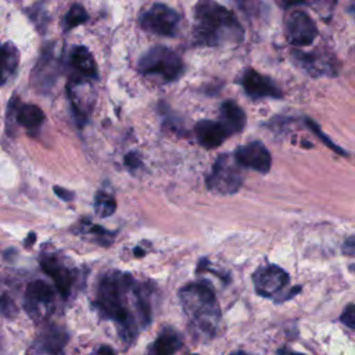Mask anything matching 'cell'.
<instances>
[{
	"label": "cell",
	"instance_id": "obj_23",
	"mask_svg": "<svg viewBox=\"0 0 355 355\" xmlns=\"http://www.w3.org/2000/svg\"><path fill=\"white\" fill-rule=\"evenodd\" d=\"M89 19V14L86 12V10L83 8V6L80 4H73L67 15H65V19H64V24H65V29L69 31L78 25H82L85 24L86 21Z\"/></svg>",
	"mask_w": 355,
	"mask_h": 355
},
{
	"label": "cell",
	"instance_id": "obj_33",
	"mask_svg": "<svg viewBox=\"0 0 355 355\" xmlns=\"http://www.w3.org/2000/svg\"><path fill=\"white\" fill-rule=\"evenodd\" d=\"M288 355H304V354H295V352H293V354H288Z\"/></svg>",
	"mask_w": 355,
	"mask_h": 355
},
{
	"label": "cell",
	"instance_id": "obj_11",
	"mask_svg": "<svg viewBox=\"0 0 355 355\" xmlns=\"http://www.w3.org/2000/svg\"><path fill=\"white\" fill-rule=\"evenodd\" d=\"M234 159L240 166L251 168L261 173L269 172L272 164L270 153L258 140L239 147L234 153Z\"/></svg>",
	"mask_w": 355,
	"mask_h": 355
},
{
	"label": "cell",
	"instance_id": "obj_2",
	"mask_svg": "<svg viewBox=\"0 0 355 355\" xmlns=\"http://www.w3.org/2000/svg\"><path fill=\"white\" fill-rule=\"evenodd\" d=\"M133 286L129 273H112L101 279L97 291L96 306L101 315L111 318L118 324L119 336L123 341L132 343L137 334L136 322L123 305V294Z\"/></svg>",
	"mask_w": 355,
	"mask_h": 355
},
{
	"label": "cell",
	"instance_id": "obj_5",
	"mask_svg": "<svg viewBox=\"0 0 355 355\" xmlns=\"http://www.w3.org/2000/svg\"><path fill=\"white\" fill-rule=\"evenodd\" d=\"M207 183L211 191L219 194L236 193L243 183V176L240 173L239 164L236 162V159L229 154L218 157L216 162L214 164L212 172L208 176Z\"/></svg>",
	"mask_w": 355,
	"mask_h": 355
},
{
	"label": "cell",
	"instance_id": "obj_26",
	"mask_svg": "<svg viewBox=\"0 0 355 355\" xmlns=\"http://www.w3.org/2000/svg\"><path fill=\"white\" fill-rule=\"evenodd\" d=\"M341 322L349 327V329H355V305L354 304H348L347 308L344 309L343 315H341Z\"/></svg>",
	"mask_w": 355,
	"mask_h": 355
},
{
	"label": "cell",
	"instance_id": "obj_8",
	"mask_svg": "<svg viewBox=\"0 0 355 355\" xmlns=\"http://www.w3.org/2000/svg\"><path fill=\"white\" fill-rule=\"evenodd\" d=\"M284 26L287 40L294 46H308L318 35V28L313 19L301 10L290 11L286 17Z\"/></svg>",
	"mask_w": 355,
	"mask_h": 355
},
{
	"label": "cell",
	"instance_id": "obj_32",
	"mask_svg": "<svg viewBox=\"0 0 355 355\" xmlns=\"http://www.w3.org/2000/svg\"><path fill=\"white\" fill-rule=\"evenodd\" d=\"M1 351H3V344H1V338H0V354H1Z\"/></svg>",
	"mask_w": 355,
	"mask_h": 355
},
{
	"label": "cell",
	"instance_id": "obj_16",
	"mask_svg": "<svg viewBox=\"0 0 355 355\" xmlns=\"http://www.w3.org/2000/svg\"><path fill=\"white\" fill-rule=\"evenodd\" d=\"M247 116L241 107L233 100H226L220 104V123L227 129V132L239 133L245 126Z\"/></svg>",
	"mask_w": 355,
	"mask_h": 355
},
{
	"label": "cell",
	"instance_id": "obj_27",
	"mask_svg": "<svg viewBox=\"0 0 355 355\" xmlns=\"http://www.w3.org/2000/svg\"><path fill=\"white\" fill-rule=\"evenodd\" d=\"M125 164H126L130 169H136L137 166H140L141 161H140L137 153H133V151H132V153H129V154L125 155Z\"/></svg>",
	"mask_w": 355,
	"mask_h": 355
},
{
	"label": "cell",
	"instance_id": "obj_17",
	"mask_svg": "<svg viewBox=\"0 0 355 355\" xmlns=\"http://www.w3.org/2000/svg\"><path fill=\"white\" fill-rule=\"evenodd\" d=\"M71 65L78 72L79 76L87 78V79H97L98 71L97 64L94 61V57L85 46H78L71 53Z\"/></svg>",
	"mask_w": 355,
	"mask_h": 355
},
{
	"label": "cell",
	"instance_id": "obj_22",
	"mask_svg": "<svg viewBox=\"0 0 355 355\" xmlns=\"http://www.w3.org/2000/svg\"><path fill=\"white\" fill-rule=\"evenodd\" d=\"M116 209V201L115 198L105 193V191H98L94 197V211L100 218H107L111 216Z\"/></svg>",
	"mask_w": 355,
	"mask_h": 355
},
{
	"label": "cell",
	"instance_id": "obj_7",
	"mask_svg": "<svg viewBox=\"0 0 355 355\" xmlns=\"http://www.w3.org/2000/svg\"><path fill=\"white\" fill-rule=\"evenodd\" d=\"M54 288L43 280L31 282L25 293V311L33 319H43L54 305Z\"/></svg>",
	"mask_w": 355,
	"mask_h": 355
},
{
	"label": "cell",
	"instance_id": "obj_24",
	"mask_svg": "<svg viewBox=\"0 0 355 355\" xmlns=\"http://www.w3.org/2000/svg\"><path fill=\"white\" fill-rule=\"evenodd\" d=\"M305 122H306V125L313 130V133H315L320 140H323V143H324L329 148L334 150L336 153H338V154H341V155H347V153H345L343 148H340L338 146H336V144H334V143H333V141H331V140H330V139H329V137H327V136H326V135L319 129V126H318L312 119H306Z\"/></svg>",
	"mask_w": 355,
	"mask_h": 355
},
{
	"label": "cell",
	"instance_id": "obj_28",
	"mask_svg": "<svg viewBox=\"0 0 355 355\" xmlns=\"http://www.w3.org/2000/svg\"><path fill=\"white\" fill-rule=\"evenodd\" d=\"M54 193H55L60 198H62L64 201H71V200H73V193H72V191H68V190H65V189H62V187L55 186V187H54Z\"/></svg>",
	"mask_w": 355,
	"mask_h": 355
},
{
	"label": "cell",
	"instance_id": "obj_20",
	"mask_svg": "<svg viewBox=\"0 0 355 355\" xmlns=\"http://www.w3.org/2000/svg\"><path fill=\"white\" fill-rule=\"evenodd\" d=\"M15 119L21 126L26 129H36L43 123L44 112L35 104H24L17 108Z\"/></svg>",
	"mask_w": 355,
	"mask_h": 355
},
{
	"label": "cell",
	"instance_id": "obj_10",
	"mask_svg": "<svg viewBox=\"0 0 355 355\" xmlns=\"http://www.w3.org/2000/svg\"><path fill=\"white\" fill-rule=\"evenodd\" d=\"M288 275L276 265H266L254 275L255 291L262 297H273L288 284Z\"/></svg>",
	"mask_w": 355,
	"mask_h": 355
},
{
	"label": "cell",
	"instance_id": "obj_15",
	"mask_svg": "<svg viewBox=\"0 0 355 355\" xmlns=\"http://www.w3.org/2000/svg\"><path fill=\"white\" fill-rule=\"evenodd\" d=\"M194 132L198 143L205 148H215L220 146L230 135L220 122L208 119L197 122L194 126Z\"/></svg>",
	"mask_w": 355,
	"mask_h": 355
},
{
	"label": "cell",
	"instance_id": "obj_1",
	"mask_svg": "<svg viewBox=\"0 0 355 355\" xmlns=\"http://www.w3.org/2000/svg\"><path fill=\"white\" fill-rule=\"evenodd\" d=\"M193 36L200 46L240 44L244 28L234 12L216 0H197Z\"/></svg>",
	"mask_w": 355,
	"mask_h": 355
},
{
	"label": "cell",
	"instance_id": "obj_14",
	"mask_svg": "<svg viewBox=\"0 0 355 355\" xmlns=\"http://www.w3.org/2000/svg\"><path fill=\"white\" fill-rule=\"evenodd\" d=\"M291 54L297 64L313 76L336 75V65L333 62L331 55H326L322 53H302L297 50H294Z\"/></svg>",
	"mask_w": 355,
	"mask_h": 355
},
{
	"label": "cell",
	"instance_id": "obj_18",
	"mask_svg": "<svg viewBox=\"0 0 355 355\" xmlns=\"http://www.w3.org/2000/svg\"><path fill=\"white\" fill-rule=\"evenodd\" d=\"M68 341V334L58 326H51L44 330L36 341V348L40 352L49 355H57L61 352L64 345Z\"/></svg>",
	"mask_w": 355,
	"mask_h": 355
},
{
	"label": "cell",
	"instance_id": "obj_30",
	"mask_svg": "<svg viewBox=\"0 0 355 355\" xmlns=\"http://www.w3.org/2000/svg\"><path fill=\"white\" fill-rule=\"evenodd\" d=\"M354 250H355L354 237H349V239L344 243V252L348 254V255H354Z\"/></svg>",
	"mask_w": 355,
	"mask_h": 355
},
{
	"label": "cell",
	"instance_id": "obj_21",
	"mask_svg": "<svg viewBox=\"0 0 355 355\" xmlns=\"http://www.w3.org/2000/svg\"><path fill=\"white\" fill-rule=\"evenodd\" d=\"M18 54L15 50H10L8 47H0V85L7 80L10 72L14 71L17 65Z\"/></svg>",
	"mask_w": 355,
	"mask_h": 355
},
{
	"label": "cell",
	"instance_id": "obj_12",
	"mask_svg": "<svg viewBox=\"0 0 355 355\" xmlns=\"http://www.w3.org/2000/svg\"><path fill=\"white\" fill-rule=\"evenodd\" d=\"M244 92L251 97V98H263V97H270V98H280L282 92L277 87V85L269 78L258 71L248 68L240 80Z\"/></svg>",
	"mask_w": 355,
	"mask_h": 355
},
{
	"label": "cell",
	"instance_id": "obj_9",
	"mask_svg": "<svg viewBox=\"0 0 355 355\" xmlns=\"http://www.w3.org/2000/svg\"><path fill=\"white\" fill-rule=\"evenodd\" d=\"M67 93L71 100V107L75 115V119L79 126H83L87 121L90 105L93 104V87L87 78L76 76L69 80L67 86Z\"/></svg>",
	"mask_w": 355,
	"mask_h": 355
},
{
	"label": "cell",
	"instance_id": "obj_13",
	"mask_svg": "<svg viewBox=\"0 0 355 355\" xmlns=\"http://www.w3.org/2000/svg\"><path fill=\"white\" fill-rule=\"evenodd\" d=\"M42 269L53 279L60 294L67 298L71 294V288L75 282V273L61 262L55 255H44L40 259Z\"/></svg>",
	"mask_w": 355,
	"mask_h": 355
},
{
	"label": "cell",
	"instance_id": "obj_3",
	"mask_svg": "<svg viewBox=\"0 0 355 355\" xmlns=\"http://www.w3.org/2000/svg\"><path fill=\"white\" fill-rule=\"evenodd\" d=\"M180 301L190 324L198 331L212 336L219 322L220 311L209 282L201 280L184 286L180 290Z\"/></svg>",
	"mask_w": 355,
	"mask_h": 355
},
{
	"label": "cell",
	"instance_id": "obj_25",
	"mask_svg": "<svg viewBox=\"0 0 355 355\" xmlns=\"http://www.w3.org/2000/svg\"><path fill=\"white\" fill-rule=\"evenodd\" d=\"M15 313L17 308L12 300L6 293H0V318H11Z\"/></svg>",
	"mask_w": 355,
	"mask_h": 355
},
{
	"label": "cell",
	"instance_id": "obj_31",
	"mask_svg": "<svg viewBox=\"0 0 355 355\" xmlns=\"http://www.w3.org/2000/svg\"><path fill=\"white\" fill-rule=\"evenodd\" d=\"M97 354H98V355H115L114 349H112L111 347H108V345H101V347L98 348Z\"/></svg>",
	"mask_w": 355,
	"mask_h": 355
},
{
	"label": "cell",
	"instance_id": "obj_19",
	"mask_svg": "<svg viewBox=\"0 0 355 355\" xmlns=\"http://www.w3.org/2000/svg\"><path fill=\"white\" fill-rule=\"evenodd\" d=\"M180 347L182 336L178 331L165 327L158 338L151 344L148 355H173Z\"/></svg>",
	"mask_w": 355,
	"mask_h": 355
},
{
	"label": "cell",
	"instance_id": "obj_29",
	"mask_svg": "<svg viewBox=\"0 0 355 355\" xmlns=\"http://www.w3.org/2000/svg\"><path fill=\"white\" fill-rule=\"evenodd\" d=\"M276 1L284 10H287L290 7H294V6H298V4H305L306 3V0H276Z\"/></svg>",
	"mask_w": 355,
	"mask_h": 355
},
{
	"label": "cell",
	"instance_id": "obj_6",
	"mask_svg": "<svg viewBox=\"0 0 355 355\" xmlns=\"http://www.w3.org/2000/svg\"><path fill=\"white\" fill-rule=\"evenodd\" d=\"M139 21L141 28L150 33L173 37L178 32L180 17L169 6L155 3L140 15Z\"/></svg>",
	"mask_w": 355,
	"mask_h": 355
},
{
	"label": "cell",
	"instance_id": "obj_4",
	"mask_svg": "<svg viewBox=\"0 0 355 355\" xmlns=\"http://www.w3.org/2000/svg\"><path fill=\"white\" fill-rule=\"evenodd\" d=\"M139 71L144 75H158L166 82L179 79L184 71L182 58L165 46L147 50L139 60Z\"/></svg>",
	"mask_w": 355,
	"mask_h": 355
}]
</instances>
